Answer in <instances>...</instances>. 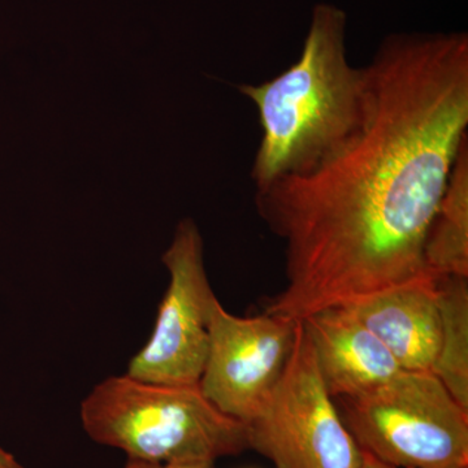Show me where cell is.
Listing matches in <instances>:
<instances>
[{"mask_svg":"<svg viewBox=\"0 0 468 468\" xmlns=\"http://www.w3.org/2000/svg\"><path fill=\"white\" fill-rule=\"evenodd\" d=\"M302 322L334 399L368 392L403 371L377 335L344 307L318 311Z\"/></svg>","mask_w":468,"mask_h":468,"instance_id":"ba28073f","label":"cell"},{"mask_svg":"<svg viewBox=\"0 0 468 468\" xmlns=\"http://www.w3.org/2000/svg\"><path fill=\"white\" fill-rule=\"evenodd\" d=\"M0 468H26L7 451L0 446Z\"/></svg>","mask_w":468,"mask_h":468,"instance_id":"4fadbf2b","label":"cell"},{"mask_svg":"<svg viewBox=\"0 0 468 468\" xmlns=\"http://www.w3.org/2000/svg\"><path fill=\"white\" fill-rule=\"evenodd\" d=\"M363 452L396 468H468V411L433 372L401 371L335 399Z\"/></svg>","mask_w":468,"mask_h":468,"instance_id":"277c9868","label":"cell"},{"mask_svg":"<svg viewBox=\"0 0 468 468\" xmlns=\"http://www.w3.org/2000/svg\"><path fill=\"white\" fill-rule=\"evenodd\" d=\"M440 345L433 374L468 411V277L436 280Z\"/></svg>","mask_w":468,"mask_h":468,"instance_id":"8fae6325","label":"cell"},{"mask_svg":"<svg viewBox=\"0 0 468 468\" xmlns=\"http://www.w3.org/2000/svg\"><path fill=\"white\" fill-rule=\"evenodd\" d=\"M358 468H396L378 461V458L372 457L368 452H363L362 464Z\"/></svg>","mask_w":468,"mask_h":468,"instance_id":"5bb4252c","label":"cell"},{"mask_svg":"<svg viewBox=\"0 0 468 468\" xmlns=\"http://www.w3.org/2000/svg\"><path fill=\"white\" fill-rule=\"evenodd\" d=\"M366 69L356 131L310 171L257 190L285 243L286 286L267 313L297 322L433 279L428 228L468 141V39L390 37Z\"/></svg>","mask_w":468,"mask_h":468,"instance_id":"6da1fadb","label":"cell"},{"mask_svg":"<svg viewBox=\"0 0 468 468\" xmlns=\"http://www.w3.org/2000/svg\"><path fill=\"white\" fill-rule=\"evenodd\" d=\"M345 27L341 9L318 5L298 60L275 79L239 86L260 113L261 140L251 169L257 190L310 171L362 122L367 69L349 63Z\"/></svg>","mask_w":468,"mask_h":468,"instance_id":"7a4b0ae2","label":"cell"},{"mask_svg":"<svg viewBox=\"0 0 468 468\" xmlns=\"http://www.w3.org/2000/svg\"><path fill=\"white\" fill-rule=\"evenodd\" d=\"M423 257L428 275L435 280L468 277V141L428 228Z\"/></svg>","mask_w":468,"mask_h":468,"instance_id":"30bf717a","label":"cell"},{"mask_svg":"<svg viewBox=\"0 0 468 468\" xmlns=\"http://www.w3.org/2000/svg\"><path fill=\"white\" fill-rule=\"evenodd\" d=\"M81 421L92 441L133 460L217 462L250 449L246 424L209 402L199 385L111 377L82 401Z\"/></svg>","mask_w":468,"mask_h":468,"instance_id":"3957f363","label":"cell"},{"mask_svg":"<svg viewBox=\"0 0 468 468\" xmlns=\"http://www.w3.org/2000/svg\"><path fill=\"white\" fill-rule=\"evenodd\" d=\"M341 307L377 335L403 371H433L440 345L436 280H419Z\"/></svg>","mask_w":468,"mask_h":468,"instance_id":"9c48e42d","label":"cell"},{"mask_svg":"<svg viewBox=\"0 0 468 468\" xmlns=\"http://www.w3.org/2000/svg\"><path fill=\"white\" fill-rule=\"evenodd\" d=\"M122 468H215L214 461L151 462L128 458Z\"/></svg>","mask_w":468,"mask_h":468,"instance_id":"7c38bea8","label":"cell"},{"mask_svg":"<svg viewBox=\"0 0 468 468\" xmlns=\"http://www.w3.org/2000/svg\"><path fill=\"white\" fill-rule=\"evenodd\" d=\"M249 446L276 468H358L363 451L329 396L310 335L298 320L282 377L246 424Z\"/></svg>","mask_w":468,"mask_h":468,"instance_id":"5b68a950","label":"cell"},{"mask_svg":"<svg viewBox=\"0 0 468 468\" xmlns=\"http://www.w3.org/2000/svg\"><path fill=\"white\" fill-rule=\"evenodd\" d=\"M297 322L267 313L233 315L217 300L199 389L224 414L248 424L284 371Z\"/></svg>","mask_w":468,"mask_h":468,"instance_id":"52a82bcc","label":"cell"},{"mask_svg":"<svg viewBox=\"0 0 468 468\" xmlns=\"http://www.w3.org/2000/svg\"><path fill=\"white\" fill-rule=\"evenodd\" d=\"M169 284L149 343L135 354L129 377L144 383L199 385L209 346V318L218 297L209 284L203 239L193 218H184L163 254Z\"/></svg>","mask_w":468,"mask_h":468,"instance_id":"8992f818","label":"cell"}]
</instances>
